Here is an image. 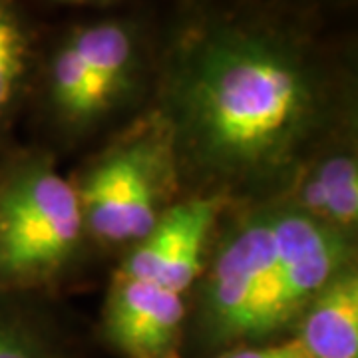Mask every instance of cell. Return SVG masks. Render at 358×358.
<instances>
[{"instance_id":"6da1fadb","label":"cell","mask_w":358,"mask_h":358,"mask_svg":"<svg viewBox=\"0 0 358 358\" xmlns=\"http://www.w3.org/2000/svg\"><path fill=\"white\" fill-rule=\"evenodd\" d=\"M315 84L293 54L225 34L195 52L181 88L189 143L205 166L255 173L289 159L317 115Z\"/></svg>"},{"instance_id":"7a4b0ae2","label":"cell","mask_w":358,"mask_h":358,"mask_svg":"<svg viewBox=\"0 0 358 358\" xmlns=\"http://www.w3.org/2000/svg\"><path fill=\"white\" fill-rule=\"evenodd\" d=\"M84 225L78 192L52 167H22L0 187V277H48L74 253Z\"/></svg>"},{"instance_id":"3957f363","label":"cell","mask_w":358,"mask_h":358,"mask_svg":"<svg viewBox=\"0 0 358 358\" xmlns=\"http://www.w3.org/2000/svg\"><path fill=\"white\" fill-rule=\"evenodd\" d=\"M277 267L257 313L249 343L267 341L296 322L315 294L350 265V245L343 231L289 209L273 213Z\"/></svg>"},{"instance_id":"277c9868","label":"cell","mask_w":358,"mask_h":358,"mask_svg":"<svg viewBox=\"0 0 358 358\" xmlns=\"http://www.w3.org/2000/svg\"><path fill=\"white\" fill-rule=\"evenodd\" d=\"M159 141L141 138L126 143L88 173L78 199L84 223L98 239L140 241L162 215L167 154Z\"/></svg>"},{"instance_id":"5b68a950","label":"cell","mask_w":358,"mask_h":358,"mask_svg":"<svg viewBox=\"0 0 358 358\" xmlns=\"http://www.w3.org/2000/svg\"><path fill=\"white\" fill-rule=\"evenodd\" d=\"M277 267L273 213L245 221L219 251L203 299L207 336L217 345L251 338Z\"/></svg>"},{"instance_id":"8992f818","label":"cell","mask_w":358,"mask_h":358,"mask_svg":"<svg viewBox=\"0 0 358 358\" xmlns=\"http://www.w3.org/2000/svg\"><path fill=\"white\" fill-rule=\"evenodd\" d=\"M215 219V201L189 199L164 211L141 237L115 277L157 282L183 293L201 271V255Z\"/></svg>"},{"instance_id":"52a82bcc","label":"cell","mask_w":358,"mask_h":358,"mask_svg":"<svg viewBox=\"0 0 358 358\" xmlns=\"http://www.w3.org/2000/svg\"><path fill=\"white\" fill-rule=\"evenodd\" d=\"M185 305L157 282L115 277L103 315L108 341L131 358H176Z\"/></svg>"},{"instance_id":"ba28073f","label":"cell","mask_w":358,"mask_h":358,"mask_svg":"<svg viewBox=\"0 0 358 358\" xmlns=\"http://www.w3.org/2000/svg\"><path fill=\"white\" fill-rule=\"evenodd\" d=\"M294 336L308 358H358V279L348 265L299 317Z\"/></svg>"},{"instance_id":"9c48e42d","label":"cell","mask_w":358,"mask_h":358,"mask_svg":"<svg viewBox=\"0 0 358 358\" xmlns=\"http://www.w3.org/2000/svg\"><path fill=\"white\" fill-rule=\"evenodd\" d=\"M90 76L94 115L103 112L122 92L134 62V42L124 26L106 22L80 30L70 40Z\"/></svg>"},{"instance_id":"30bf717a","label":"cell","mask_w":358,"mask_h":358,"mask_svg":"<svg viewBox=\"0 0 358 358\" xmlns=\"http://www.w3.org/2000/svg\"><path fill=\"white\" fill-rule=\"evenodd\" d=\"M308 215L336 229L350 227L358 215V171L352 155H333L303 185Z\"/></svg>"},{"instance_id":"8fae6325","label":"cell","mask_w":358,"mask_h":358,"mask_svg":"<svg viewBox=\"0 0 358 358\" xmlns=\"http://www.w3.org/2000/svg\"><path fill=\"white\" fill-rule=\"evenodd\" d=\"M52 98L56 108L74 122L96 117L92 108L88 70L72 42L64 44L56 54L52 68Z\"/></svg>"},{"instance_id":"7c38bea8","label":"cell","mask_w":358,"mask_h":358,"mask_svg":"<svg viewBox=\"0 0 358 358\" xmlns=\"http://www.w3.org/2000/svg\"><path fill=\"white\" fill-rule=\"evenodd\" d=\"M26 68V34L10 0H0V117L18 94Z\"/></svg>"},{"instance_id":"4fadbf2b","label":"cell","mask_w":358,"mask_h":358,"mask_svg":"<svg viewBox=\"0 0 358 358\" xmlns=\"http://www.w3.org/2000/svg\"><path fill=\"white\" fill-rule=\"evenodd\" d=\"M0 358H56L28 322L0 310Z\"/></svg>"},{"instance_id":"5bb4252c","label":"cell","mask_w":358,"mask_h":358,"mask_svg":"<svg viewBox=\"0 0 358 358\" xmlns=\"http://www.w3.org/2000/svg\"><path fill=\"white\" fill-rule=\"evenodd\" d=\"M215 358H308V355L299 345L296 338H289L282 343H273L265 346H251V348H239L231 350Z\"/></svg>"}]
</instances>
